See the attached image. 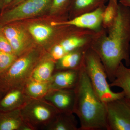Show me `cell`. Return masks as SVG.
<instances>
[{
	"label": "cell",
	"instance_id": "6da1fadb",
	"mask_svg": "<svg viewBox=\"0 0 130 130\" xmlns=\"http://www.w3.org/2000/svg\"><path fill=\"white\" fill-rule=\"evenodd\" d=\"M130 8L119 3L118 16L109 28L93 35L90 48L100 57L108 79L113 81L115 73L123 61L130 66Z\"/></svg>",
	"mask_w": 130,
	"mask_h": 130
},
{
	"label": "cell",
	"instance_id": "7a4b0ae2",
	"mask_svg": "<svg viewBox=\"0 0 130 130\" xmlns=\"http://www.w3.org/2000/svg\"><path fill=\"white\" fill-rule=\"evenodd\" d=\"M74 90L73 113L79 119V130H107L105 103L96 94L83 67Z\"/></svg>",
	"mask_w": 130,
	"mask_h": 130
},
{
	"label": "cell",
	"instance_id": "3957f363",
	"mask_svg": "<svg viewBox=\"0 0 130 130\" xmlns=\"http://www.w3.org/2000/svg\"><path fill=\"white\" fill-rule=\"evenodd\" d=\"M41 53L32 50L18 57L5 72L0 74V94L3 96L12 89L24 86L31 78Z\"/></svg>",
	"mask_w": 130,
	"mask_h": 130
},
{
	"label": "cell",
	"instance_id": "277c9868",
	"mask_svg": "<svg viewBox=\"0 0 130 130\" xmlns=\"http://www.w3.org/2000/svg\"><path fill=\"white\" fill-rule=\"evenodd\" d=\"M83 67L95 92L103 102L106 103L125 97L123 91L116 93L111 89L104 66L90 47L85 53Z\"/></svg>",
	"mask_w": 130,
	"mask_h": 130
},
{
	"label": "cell",
	"instance_id": "5b68a950",
	"mask_svg": "<svg viewBox=\"0 0 130 130\" xmlns=\"http://www.w3.org/2000/svg\"><path fill=\"white\" fill-rule=\"evenodd\" d=\"M20 111L24 121L31 130L46 129L59 112L43 98L31 99Z\"/></svg>",
	"mask_w": 130,
	"mask_h": 130
},
{
	"label": "cell",
	"instance_id": "8992f818",
	"mask_svg": "<svg viewBox=\"0 0 130 130\" xmlns=\"http://www.w3.org/2000/svg\"><path fill=\"white\" fill-rule=\"evenodd\" d=\"M52 0H25L2 14L0 23L6 24L40 14L51 5Z\"/></svg>",
	"mask_w": 130,
	"mask_h": 130
},
{
	"label": "cell",
	"instance_id": "52a82bcc",
	"mask_svg": "<svg viewBox=\"0 0 130 130\" xmlns=\"http://www.w3.org/2000/svg\"><path fill=\"white\" fill-rule=\"evenodd\" d=\"M123 98L105 103L107 130H130V111Z\"/></svg>",
	"mask_w": 130,
	"mask_h": 130
},
{
	"label": "cell",
	"instance_id": "ba28073f",
	"mask_svg": "<svg viewBox=\"0 0 130 130\" xmlns=\"http://www.w3.org/2000/svg\"><path fill=\"white\" fill-rule=\"evenodd\" d=\"M106 6L103 5L94 11L80 14L69 20L52 22L51 25L71 26L95 32H99L103 29L102 14Z\"/></svg>",
	"mask_w": 130,
	"mask_h": 130
},
{
	"label": "cell",
	"instance_id": "9c48e42d",
	"mask_svg": "<svg viewBox=\"0 0 130 130\" xmlns=\"http://www.w3.org/2000/svg\"><path fill=\"white\" fill-rule=\"evenodd\" d=\"M43 99L59 112L73 113L76 99L74 88L51 90Z\"/></svg>",
	"mask_w": 130,
	"mask_h": 130
},
{
	"label": "cell",
	"instance_id": "30bf717a",
	"mask_svg": "<svg viewBox=\"0 0 130 130\" xmlns=\"http://www.w3.org/2000/svg\"><path fill=\"white\" fill-rule=\"evenodd\" d=\"M31 99L26 94L24 86L12 89L0 99V111L8 112L21 109Z\"/></svg>",
	"mask_w": 130,
	"mask_h": 130
},
{
	"label": "cell",
	"instance_id": "8fae6325",
	"mask_svg": "<svg viewBox=\"0 0 130 130\" xmlns=\"http://www.w3.org/2000/svg\"><path fill=\"white\" fill-rule=\"evenodd\" d=\"M80 71H55L49 81L50 90L74 88L79 79Z\"/></svg>",
	"mask_w": 130,
	"mask_h": 130
},
{
	"label": "cell",
	"instance_id": "7c38bea8",
	"mask_svg": "<svg viewBox=\"0 0 130 130\" xmlns=\"http://www.w3.org/2000/svg\"><path fill=\"white\" fill-rule=\"evenodd\" d=\"M90 47H82L65 54L56 61L55 71L81 70L83 67L85 53Z\"/></svg>",
	"mask_w": 130,
	"mask_h": 130
},
{
	"label": "cell",
	"instance_id": "4fadbf2b",
	"mask_svg": "<svg viewBox=\"0 0 130 130\" xmlns=\"http://www.w3.org/2000/svg\"><path fill=\"white\" fill-rule=\"evenodd\" d=\"M1 31L9 41L15 55L19 56L24 53L26 45L25 35L22 30L13 26L7 25Z\"/></svg>",
	"mask_w": 130,
	"mask_h": 130
},
{
	"label": "cell",
	"instance_id": "5bb4252c",
	"mask_svg": "<svg viewBox=\"0 0 130 130\" xmlns=\"http://www.w3.org/2000/svg\"><path fill=\"white\" fill-rule=\"evenodd\" d=\"M0 130H31L24 121L20 109L0 111Z\"/></svg>",
	"mask_w": 130,
	"mask_h": 130
},
{
	"label": "cell",
	"instance_id": "9a60e30c",
	"mask_svg": "<svg viewBox=\"0 0 130 130\" xmlns=\"http://www.w3.org/2000/svg\"><path fill=\"white\" fill-rule=\"evenodd\" d=\"M45 130H79V128L73 113L59 112Z\"/></svg>",
	"mask_w": 130,
	"mask_h": 130
},
{
	"label": "cell",
	"instance_id": "2e32d148",
	"mask_svg": "<svg viewBox=\"0 0 130 130\" xmlns=\"http://www.w3.org/2000/svg\"><path fill=\"white\" fill-rule=\"evenodd\" d=\"M108 1V0H71L69 7L71 13L70 19L94 11L103 5H106Z\"/></svg>",
	"mask_w": 130,
	"mask_h": 130
},
{
	"label": "cell",
	"instance_id": "e0dca14e",
	"mask_svg": "<svg viewBox=\"0 0 130 130\" xmlns=\"http://www.w3.org/2000/svg\"><path fill=\"white\" fill-rule=\"evenodd\" d=\"M110 87H117L123 90L125 98L130 99V68L123 62L116 70L113 81L109 84Z\"/></svg>",
	"mask_w": 130,
	"mask_h": 130
},
{
	"label": "cell",
	"instance_id": "ac0fdd59",
	"mask_svg": "<svg viewBox=\"0 0 130 130\" xmlns=\"http://www.w3.org/2000/svg\"><path fill=\"white\" fill-rule=\"evenodd\" d=\"M55 63L50 58L41 61L34 68L30 78L40 82L48 81L55 71Z\"/></svg>",
	"mask_w": 130,
	"mask_h": 130
},
{
	"label": "cell",
	"instance_id": "d6986e66",
	"mask_svg": "<svg viewBox=\"0 0 130 130\" xmlns=\"http://www.w3.org/2000/svg\"><path fill=\"white\" fill-rule=\"evenodd\" d=\"M26 94L31 99H42L50 90L49 83L30 78L24 85Z\"/></svg>",
	"mask_w": 130,
	"mask_h": 130
},
{
	"label": "cell",
	"instance_id": "ffe728a7",
	"mask_svg": "<svg viewBox=\"0 0 130 130\" xmlns=\"http://www.w3.org/2000/svg\"><path fill=\"white\" fill-rule=\"evenodd\" d=\"M119 9L118 0H108L103 13V28L106 29L112 25L118 16Z\"/></svg>",
	"mask_w": 130,
	"mask_h": 130
},
{
	"label": "cell",
	"instance_id": "44dd1931",
	"mask_svg": "<svg viewBox=\"0 0 130 130\" xmlns=\"http://www.w3.org/2000/svg\"><path fill=\"white\" fill-rule=\"evenodd\" d=\"M29 30L34 39L39 43L46 41L54 32V29L53 27L40 24L31 25Z\"/></svg>",
	"mask_w": 130,
	"mask_h": 130
},
{
	"label": "cell",
	"instance_id": "7402d4cb",
	"mask_svg": "<svg viewBox=\"0 0 130 130\" xmlns=\"http://www.w3.org/2000/svg\"><path fill=\"white\" fill-rule=\"evenodd\" d=\"M18 57L14 54L0 51V74L6 71Z\"/></svg>",
	"mask_w": 130,
	"mask_h": 130
},
{
	"label": "cell",
	"instance_id": "603a6c76",
	"mask_svg": "<svg viewBox=\"0 0 130 130\" xmlns=\"http://www.w3.org/2000/svg\"><path fill=\"white\" fill-rule=\"evenodd\" d=\"M71 0H52L50 5L51 14H61L70 7Z\"/></svg>",
	"mask_w": 130,
	"mask_h": 130
},
{
	"label": "cell",
	"instance_id": "cb8c5ba5",
	"mask_svg": "<svg viewBox=\"0 0 130 130\" xmlns=\"http://www.w3.org/2000/svg\"><path fill=\"white\" fill-rule=\"evenodd\" d=\"M66 54L63 48L59 43L55 44L50 52V58L56 62Z\"/></svg>",
	"mask_w": 130,
	"mask_h": 130
},
{
	"label": "cell",
	"instance_id": "d4e9b609",
	"mask_svg": "<svg viewBox=\"0 0 130 130\" xmlns=\"http://www.w3.org/2000/svg\"><path fill=\"white\" fill-rule=\"evenodd\" d=\"M0 51L14 54L9 41L1 31H0Z\"/></svg>",
	"mask_w": 130,
	"mask_h": 130
},
{
	"label": "cell",
	"instance_id": "484cf974",
	"mask_svg": "<svg viewBox=\"0 0 130 130\" xmlns=\"http://www.w3.org/2000/svg\"><path fill=\"white\" fill-rule=\"evenodd\" d=\"M14 0H0V7L5 8L12 2Z\"/></svg>",
	"mask_w": 130,
	"mask_h": 130
},
{
	"label": "cell",
	"instance_id": "4316f807",
	"mask_svg": "<svg viewBox=\"0 0 130 130\" xmlns=\"http://www.w3.org/2000/svg\"><path fill=\"white\" fill-rule=\"evenodd\" d=\"M119 3L123 6L130 8V0H119Z\"/></svg>",
	"mask_w": 130,
	"mask_h": 130
},
{
	"label": "cell",
	"instance_id": "83f0119b",
	"mask_svg": "<svg viewBox=\"0 0 130 130\" xmlns=\"http://www.w3.org/2000/svg\"><path fill=\"white\" fill-rule=\"evenodd\" d=\"M24 1H25V0H14L9 5H11L13 7L14 6L18 5L19 4L21 3V2H23Z\"/></svg>",
	"mask_w": 130,
	"mask_h": 130
},
{
	"label": "cell",
	"instance_id": "f1b7e54d",
	"mask_svg": "<svg viewBox=\"0 0 130 130\" xmlns=\"http://www.w3.org/2000/svg\"><path fill=\"white\" fill-rule=\"evenodd\" d=\"M124 101L125 102L126 104L127 105V107H128V108L129 109L130 111V99H127V98H125L124 97L123 98Z\"/></svg>",
	"mask_w": 130,
	"mask_h": 130
},
{
	"label": "cell",
	"instance_id": "f546056e",
	"mask_svg": "<svg viewBox=\"0 0 130 130\" xmlns=\"http://www.w3.org/2000/svg\"><path fill=\"white\" fill-rule=\"evenodd\" d=\"M2 96L3 95H1V94H0V99H1V98L2 97Z\"/></svg>",
	"mask_w": 130,
	"mask_h": 130
},
{
	"label": "cell",
	"instance_id": "4dcf8cb0",
	"mask_svg": "<svg viewBox=\"0 0 130 130\" xmlns=\"http://www.w3.org/2000/svg\"><path fill=\"white\" fill-rule=\"evenodd\" d=\"M129 26H130V20H129Z\"/></svg>",
	"mask_w": 130,
	"mask_h": 130
}]
</instances>
